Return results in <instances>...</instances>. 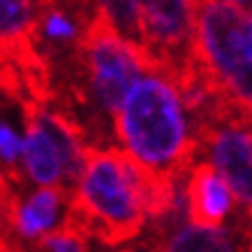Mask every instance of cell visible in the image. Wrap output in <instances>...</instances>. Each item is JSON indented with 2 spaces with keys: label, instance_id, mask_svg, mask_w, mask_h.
<instances>
[{
  "label": "cell",
  "instance_id": "cell-1",
  "mask_svg": "<svg viewBox=\"0 0 252 252\" xmlns=\"http://www.w3.org/2000/svg\"><path fill=\"white\" fill-rule=\"evenodd\" d=\"M176 199L174 181L153 174L127 151L91 146L63 227L102 245H121L137 236L148 215L174 213Z\"/></svg>",
  "mask_w": 252,
  "mask_h": 252
},
{
  "label": "cell",
  "instance_id": "cell-2",
  "mask_svg": "<svg viewBox=\"0 0 252 252\" xmlns=\"http://www.w3.org/2000/svg\"><path fill=\"white\" fill-rule=\"evenodd\" d=\"M114 125L118 139L139 164L174 183L188 174L197 144L188 132L178 93L164 77L153 72L139 77L116 111Z\"/></svg>",
  "mask_w": 252,
  "mask_h": 252
},
{
  "label": "cell",
  "instance_id": "cell-3",
  "mask_svg": "<svg viewBox=\"0 0 252 252\" xmlns=\"http://www.w3.org/2000/svg\"><path fill=\"white\" fill-rule=\"evenodd\" d=\"M252 16L243 2L194 5V63L215 93L243 111L252 109Z\"/></svg>",
  "mask_w": 252,
  "mask_h": 252
},
{
  "label": "cell",
  "instance_id": "cell-4",
  "mask_svg": "<svg viewBox=\"0 0 252 252\" xmlns=\"http://www.w3.org/2000/svg\"><path fill=\"white\" fill-rule=\"evenodd\" d=\"M79 72L86 74L84 84L91 86L99 107L116 116L134 81L146 72H153V67L141 46L123 39L107 23L97 5H93L91 21L79 44Z\"/></svg>",
  "mask_w": 252,
  "mask_h": 252
},
{
  "label": "cell",
  "instance_id": "cell-5",
  "mask_svg": "<svg viewBox=\"0 0 252 252\" xmlns=\"http://www.w3.org/2000/svg\"><path fill=\"white\" fill-rule=\"evenodd\" d=\"M197 2H137L139 46L155 74L171 84L194 56Z\"/></svg>",
  "mask_w": 252,
  "mask_h": 252
},
{
  "label": "cell",
  "instance_id": "cell-6",
  "mask_svg": "<svg viewBox=\"0 0 252 252\" xmlns=\"http://www.w3.org/2000/svg\"><path fill=\"white\" fill-rule=\"evenodd\" d=\"M206 146L211 167L229 185L231 197L241 208L252 201V137L250 114L227 111L197 127L194 144Z\"/></svg>",
  "mask_w": 252,
  "mask_h": 252
},
{
  "label": "cell",
  "instance_id": "cell-7",
  "mask_svg": "<svg viewBox=\"0 0 252 252\" xmlns=\"http://www.w3.org/2000/svg\"><path fill=\"white\" fill-rule=\"evenodd\" d=\"M234 197L229 185L222 181L208 162H199L188 169L185 181V213L188 224L197 229H222L224 218L231 211Z\"/></svg>",
  "mask_w": 252,
  "mask_h": 252
},
{
  "label": "cell",
  "instance_id": "cell-8",
  "mask_svg": "<svg viewBox=\"0 0 252 252\" xmlns=\"http://www.w3.org/2000/svg\"><path fill=\"white\" fill-rule=\"evenodd\" d=\"M69 192L63 188H39L28 199H19L9 211V241L32 243L44 234L61 229L67 218Z\"/></svg>",
  "mask_w": 252,
  "mask_h": 252
},
{
  "label": "cell",
  "instance_id": "cell-9",
  "mask_svg": "<svg viewBox=\"0 0 252 252\" xmlns=\"http://www.w3.org/2000/svg\"><path fill=\"white\" fill-rule=\"evenodd\" d=\"M23 127L26 139L21 141V160L26 174L39 188H63V155L51 134L32 114V102H23Z\"/></svg>",
  "mask_w": 252,
  "mask_h": 252
},
{
  "label": "cell",
  "instance_id": "cell-10",
  "mask_svg": "<svg viewBox=\"0 0 252 252\" xmlns=\"http://www.w3.org/2000/svg\"><path fill=\"white\" fill-rule=\"evenodd\" d=\"M155 252H248V245L231 231L197 229L185 224Z\"/></svg>",
  "mask_w": 252,
  "mask_h": 252
},
{
  "label": "cell",
  "instance_id": "cell-11",
  "mask_svg": "<svg viewBox=\"0 0 252 252\" xmlns=\"http://www.w3.org/2000/svg\"><path fill=\"white\" fill-rule=\"evenodd\" d=\"M35 5L37 2H14L0 0V42H9L28 35L35 26Z\"/></svg>",
  "mask_w": 252,
  "mask_h": 252
},
{
  "label": "cell",
  "instance_id": "cell-12",
  "mask_svg": "<svg viewBox=\"0 0 252 252\" xmlns=\"http://www.w3.org/2000/svg\"><path fill=\"white\" fill-rule=\"evenodd\" d=\"M16 197L19 194L9 188V183L0 171V238H5V241H9V211H12Z\"/></svg>",
  "mask_w": 252,
  "mask_h": 252
},
{
  "label": "cell",
  "instance_id": "cell-13",
  "mask_svg": "<svg viewBox=\"0 0 252 252\" xmlns=\"http://www.w3.org/2000/svg\"><path fill=\"white\" fill-rule=\"evenodd\" d=\"M0 252H26V250H23V248H19L16 243H12V241L0 238Z\"/></svg>",
  "mask_w": 252,
  "mask_h": 252
}]
</instances>
